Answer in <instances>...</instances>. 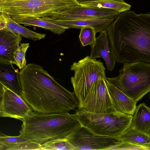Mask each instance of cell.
<instances>
[{"instance_id":"obj_1","label":"cell","mask_w":150,"mask_h":150,"mask_svg":"<svg viewBox=\"0 0 150 150\" xmlns=\"http://www.w3.org/2000/svg\"><path fill=\"white\" fill-rule=\"evenodd\" d=\"M105 30L117 62L150 63V12L120 13Z\"/></svg>"},{"instance_id":"obj_2","label":"cell","mask_w":150,"mask_h":150,"mask_svg":"<svg viewBox=\"0 0 150 150\" xmlns=\"http://www.w3.org/2000/svg\"><path fill=\"white\" fill-rule=\"evenodd\" d=\"M19 76L21 96L33 111L67 113L78 107L74 93L60 84L40 65L28 64L19 72Z\"/></svg>"},{"instance_id":"obj_3","label":"cell","mask_w":150,"mask_h":150,"mask_svg":"<svg viewBox=\"0 0 150 150\" xmlns=\"http://www.w3.org/2000/svg\"><path fill=\"white\" fill-rule=\"evenodd\" d=\"M19 135L42 144L65 138L81 125L68 112L45 114L33 111L22 121Z\"/></svg>"},{"instance_id":"obj_4","label":"cell","mask_w":150,"mask_h":150,"mask_svg":"<svg viewBox=\"0 0 150 150\" xmlns=\"http://www.w3.org/2000/svg\"><path fill=\"white\" fill-rule=\"evenodd\" d=\"M78 3L77 0H0V12L16 21L28 17L50 16Z\"/></svg>"},{"instance_id":"obj_5","label":"cell","mask_w":150,"mask_h":150,"mask_svg":"<svg viewBox=\"0 0 150 150\" xmlns=\"http://www.w3.org/2000/svg\"><path fill=\"white\" fill-rule=\"evenodd\" d=\"M119 71L117 76L107 80L136 103L150 92V63H125Z\"/></svg>"},{"instance_id":"obj_6","label":"cell","mask_w":150,"mask_h":150,"mask_svg":"<svg viewBox=\"0 0 150 150\" xmlns=\"http://www.w3.org/2000/svg\"><path fill=\"white\" fill-rule=\"evenodd\" d=\"M81 125L102 136L120 138L130 126L133 116L117 112L94 113L78 108L73 114Z\"/></svg>"},{"instance_id":"obj_7","label":"cell","mask_w":150,"mask_h":150,"mask_svg":"<svg viewBox=\"0 0 150 150\" xmlns=\"http://www.w3.org/2000/svg\"><path fill=\"white\" fill-rule=\"evenodd\" d=\"M70 69L74 72V76L71 78V81L79 103L83 100L94 82L99 79L107 78L103 63L88 56L77 62H74Z\"/></svg>"},{"instance_id":"obj_8","label":"cell","mask_w":150,"mask_h":150,"mask_svg":"<svg viewBox=\"0 0 150 150\" xmlns=\"http://www.w3.org/2000/svg\"><path fill=\"white\" fill-rule=\"evenodd\" d=\"M65 138L74 150H114L123 142L120 138L96 134L81 125Z\"/></svg>"},{"instance_id":"obj_9","label":"cell","mask_w":150,"mask_h":150,"mask_svg":"<svg viewBox=\"0 0 150 150\" xmlns=\"http://www.w3.org/2000/svg\"><path fill=\"white\" fill-rule=\"evenodd\" d=\"M106 79H99L92 85L78 108L94 113L115 112L106 86Z\"/></svg>"},{"instance_id":"obj_10","label":"cell","mask_w":150,"mask_h":150,"mask_svg":"<svg viewBox=\"0 0 150 150\" xmlns=\"http://www.w3.org/2000/svg\"><path fill=\"white\" fill-rule=\"evenodd\" d=\"M33 110L21 95L0 82V117L22 121Z\"/></svg>"},{"instance_id":"obj_11","label":"cell","mask_w":150,"mask_h":150,"mask_svg":"<svg viewBox=\"0 0 150 150\" xmlns=\"http://www.w3.org/2000/svg\"><path fill=\"white\" fill-rule=\"evenodd\" d=\"M120 13L113 10L84 6L78 3L47 18L64 20L98 19L116 18Z\"/></svg>"},{"instance_id":"obj_12","label":"cell","mask_w":150,"mask_h":150,"mask_svg":"<svg viewBox=\"0 0 150 150\" xmlns=\"http://www.w3.org/2000/svg\"><path fill=\"white\" fill-rule=\"evenodd\" d=\"M105 83L115 112L133 115L136 108V103L122 92L117 87L109 82Z\"/></svg>"},{"instance_id":"obj_13","label":"cell","mask_w":150,"mask_h":150,"mask_svg":"<svg viewBox=\"0 0 150 150\" xmlns=\"http://www.w3.org/2000/svg\"><path fill=\"white\" fill-rule=\"evenodd\" d=\"M21 37L6 29L0 30V63H12L13 53L19 45Z\"/></svg>"},{"instance_id":"obj_14","label":"cell","mask_w":150,"mask_h":150,"mask_svg":"<svg viewBox=\"0 0 150 150\" xmlns=\"http://www.w3.org/2000/svg\"><path fill=\"white\" fill-rule=\"evenodd\" d=\"M90 57L93 59L101 58L105 61L107 68L110 71L114 70L115 62V58L110 48L109 42L105 30L100 33L91 46Z\"/></svg>"},{"instance_id":"obj_15","label":"cell","mask_w":150,"mask_h":150,"mask_svg":"<svg viewBox=\"0 0 150 150\" xmlns=\"http://www.w3.org/2000/svg\"><path fill=\"white\" fill-rule=\"evenodd\" d=\"M43 150L41 144L19 135L10 136L0 133V150Z\"/></svg>"},{"instance_id":"obj_16","label":"cell","mask_w":150,"mask_h":150,"mask_svg":"<svg viewBox=\"0 0 150 150\" xmlns=\"http://www.w3.org/2000/svg\"><path fill=\"white\" fill-rule=\"evenodd\" d=\"M42 18L55 24L69 28L81 29L84 27L93 28L96 33H100L105 29L116 18L98 19L64 20L54 19L43 17Z\"/></svg>"},{"instance_id":"obj_17","label":"cell","mask_w":150,"mask_h":150,"mask_svg":"<svg viewBox=\"0 0 150 150\" xmlns=\"http://www.w3.org/2000/svg\"><path fill=\"white\" fill-rule=\"evenodd\" d=\"M12 63H0V82L6 86L21 95L22 88L19 72L15 69Z\"/></svg>"},{"instance_id":"obj_18","label":"cell","mask_w":150,"mask_h":150,"mask_svg":"<svg viewBox=\"0 0 150 150\" xmlns=\"http://www.w3.org/2000/svg\"><path fill=\"white\" fill-rule=\"evenodd\" d=\"M130 127L149 135L150 134V108L144 103L136 106Z\"/></svg>"},{"instance_id":"obj_19","label":"cell","mask_w":150,"mask_h":150,"mask_svg":"<svg viewBox=\"0 0 150 150\" xmlns=\"http://www.w3.org/2000/svg\"><path fill=\"white\" fill-rule=\"evenodd\" d=\"M6 21V29L21 36L24 37L34 41L43 39L46 34L38 33L31 30L17 23L8 14L4 13Z\"/></svg>"},{"instance_id":"obj_20","label":"cell","mask_w":150,"mask_h":150,"mask_svg":"<svg viewBox=\"0 0 150 150\" xmlns=\"http://www.w3.org/2000/svg\"><path fill=\"white\" fill-rule=\"evenodd\" d=\"M19 24L25 26H37L50 30L53 33L60 34L64 33L67 27L53 23L42 18L28 17L16 21Z\"/></svg>"},{"instance_id":"obj_21","label":"cell","mask_w":150,"mask_h":150,"mask_svg":"<svg viewBox=\"0 0 150 150\" xmlns=\"http://www.w3.org/2000/svg\"><path fill=\"white\" fill-rule=\"evenodd\" d=\"M79 4L87 6L112 10L119 13L129 11L131 6L123 0H96Z\"/></svg>"},{"instance_id":"obj_22","label":"cell","mask_w":150,"mask_h":150,"mask_svg":"<svg viewBox=\"0 0 150 150\" xmlns=\"http://www.w3.org/2000/svg\"><path fill=\"white\" fill-rule=\"evenodd\" d=\"M129 143L150 148V136L149 135L131 128L130 127L120 137Z\"/></svg>"},{"instance_id":"obj_23","label":"cell","mask_w":150,"mask_h":150,"mask_svg":"<svg viewBox=\"0 0 150 150\" xmlns=\"http://www.w3.org/2000/svg\"><path fill=\"white\" fill-rule=\"evenodd\" d=\"M43 150H74L65 138L51 140L41 144Z\"/></svg>"},{"instance_id":"obj_24","label":"cell","mask_w":150,"mask_h":150,"mask_svg":"<svg viewBox=\"0 0 150 150\" xmlns=\"http://www.w3.org/2000/svg\"><path fill=\"white\" fill-rule=\"evenodd\" d=\"M29 47L28 43H21L13 53L12 63L16 65L21 70L27 65L25 55Z\"/></svg>"},{"instance_id":"obj_25","label":"cell","mask_w":150,"mask_h":150,"mask_svg":"<svg viewBox=\"0 0 150 150\" xmlns=\"http://www.w3.org/2000/svg\"><path fill=\"white\" fill-rule=\"evenodd\" d=\"M96 33L94 29L91 27H84L81 29L79 35L80 41L83 47L88 45L91 47L96 41Z\"/></svg>"},{"instance_id":"obj_26","label":"cell","mask_w":150,"mask_h":150,"mask_svg":"<svg viewBox=\"0 0 150 150\" xmlns=\"http://www.w3.org/2000/svg\"><path fill=\"white\" fill-rule=\"evenodd\" d=\"M6 27V21L3 12H0V30L5 29Z\"/></svg>"},{"instance_id":"obj_27","label":"cell","mask_w":150,"mask_h":150,"mask_svg":"<svg viewBox=\"0 0 150 150\" xmlns=\"http://www.w3.org/2000/svg\"><path fill=\"white\" fill-rule=\"evenodd\" d=\"M96 0H78L77 1L79 4H81L83 2L91 1Z\"/></svg>"},{"instance_id":"obj_28","label":"cell","mask_w":150,"mask_h":150,"mask_svg":"<svg viewBox=\"0 0 150 150\" xmlns=\"http://www.w3.org/2000/svg\"><path fill=\"white\" fill-rule=\"evenodd\" d=\"M0 0L15 1V0Z\"/></svg>"},{"instance_id":"obj_29","label":"cell","mask_w":150,"mask_h":150,"mask_svg":"<svg viewBox=\"0 0 150 150\" xmlns=\"http://www.w3.org/2000/svg\"><path fill=\"white\" fill-rule=\"evenodd\" d=\"M149 98H150V95H149Z\"/></svg>"},{"instance_id":"obj_30","label":"cell","mask_w":150,"mask_h":150,"mask_svg":"<svg viewBox=\"0 0 150 150\" xmlns=\"http://www.w3.org/2000/svg\"><path fill=\"white\" fill-rule=\"evenodd\" d=\"M149 136H150V134H149Z\"/></svg>"},{"instance_id":"obj_31","label":"cell","mask_w":150,"mask_h":150,"mask_svg":"<svg viewBox=\"0 0 150 150\" xmlns=\"http://www.w3.org/2000/svg\"></svg>"}]
</instances>
